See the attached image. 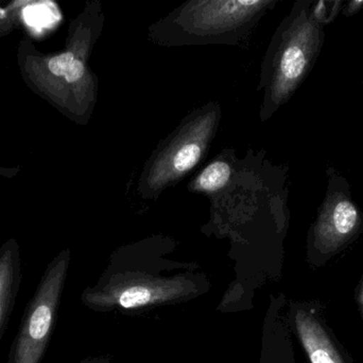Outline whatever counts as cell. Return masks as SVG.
Segmentation results:
<instances>
[{"label":"cell","instance_id":"6da1fadb","mask_svg":"<svg viewBox=\"0 0 363 363\" xmlns=\"http://www.w3.org/2000/svg\"><path fill=\"white\" fill-rule=\"evenodd\" d=\"M311 0L294 2L279 23L262 64L260 117L270 119L287 104L315 67L325 40L324 27L311 18Z\"/></svg>","mask_w":363,"mask_h":363},{"label":"cell","instance_id":"7a4b0ae2","mask_svg":"<svg viewBox=\"0 0 363 363\" xmlns=\"http://www.w3.org/2000/svg\"><path fill=\"white\" fill-rule=\"evenodd\" d=\"M189 274L164 276L148 264L108 266L95 287L87 288L82 302L93 310L112 308L136 310L167 303H179L199 296L200 285L190 281Z\"/></svg>","mask_w":363,"mask_h":363},{"label":"cell","instance_id":"3957f363","mask_svg":"<svg viewBox=\"0 0 363 363\" xmlns=\"http://www.w3.org/2000/svg\"><path fill=\"white\" fill-rule=\"evenodd\" d=\"M328 187L307 236V261L321 268L357 240L363 232V210L354 200L347 177L326 168Z\"/></svg>","mask_w":363,"mask_h":363},{"label":"cell","instance_id":"277c9868","mask_svg":"<svg viewBox=\"0 0 363 363\" xmlns=\"http://www.w3.org/2000/svg\"><path fill=\"white\" fill-rule=\"evenodd\" d=\"M69 266V249H64L49 262L26 307L8 363H42L57 324Z\"/></svg>","mask_w":363,"mask_h":363},{"label":"cell","instance_id":"5b68a950","mask_svg":"<svg viewBox=\"0 0 363 363\" xmlns=\"http://www.w3.org/2000/svg\"><path fill=\"white\" fill-rule=\"evenodd\" d=\"M215 123L213 117L206 115L180 130L149 168L146 176L149 189H163L196 168L207 149Z\"/></svg>","mask_w":363,"mask_h":363},{"label":"cell","instance_id":"8992f818","mask_svg":"<svg viewBox=\"0 0 363 363\" xmlns=\"http://www.w3.org/2000/svg\"><path fill=\"white\" fill-rule=\"evenodd\" d=\"M289 322L311 363H355L315 303H292Z\"/></svg>","mask_w":363,"mask_h":363},{"label":"cell","instance_id":"52a82bcc","mask_svg":"<svg viewBox=\"0 0 363 363\" xmlns=\"http://www.w3.org/2000/svg\"><path fill=\"white\" fill-rule=\"evenodd\" d=\"M89 44L87 38H83L82 42L72 45L69 50L49 58L45 64L47 72L64 87H69L86 107L94 97L95 87L86 66Z\"/></svg>","mask_w":363,"mask_h":363},{"label":"cell","instance_id":"ba28073f","mask_svg":"<svg viewBox=\"0 0 363 363\" xmlns=\"http://www.w3.org/2000/svg\"><path fill=\"white\" fill-rule=\"evenodd\" d=\"M23 281L21 249L14 239L0 247V342L8 327Z\"/></svg>","mask_w":363,"mask_h":363},{"label":"cell","instance_id":"9c48e42d","mask_svg":"<svg viewBox=\"0 0 363 363\" xmlns=\"http://www.w3.org/2000/svg\"><path fill=\"white\" fill-rule=\"evenodd\" d=\"M232 166L223 160H216L206 166L192 183L194 191L213 193L225 187L232 177Z\"/></svg>","mask_w":363,"mask_h":363},{"label":"cell","instance_id":"30bf717a","mask_svg":"<svg viewBox=\"0 0 363 363\" xmlns=\"http://www.w3.org/2000/svg\"><path fill=\"white\" fill-rule=\"evenodd\" d=\"M345 0H320L313 1L311 6L309 15L318 25L325 28L330 25L342 11Z\"/></svg>","mask_w":363,"mask_h":363},{"label":"cell","instance_id":"8fae6325","mask_svg":"<svg viewBox=\"0 0 363 363\" xmlns=\"http://www.w3.org/2000/svg\"><path fill=\"white\" fill-rule=\"evenodd\" d=\"M362 9L363 0H351V1L345 2L342 11H341V14L347 17V18H350V17H353L358 14Z\"/></svg>","mask_w":363,"mask_h":363},{"label":"cell","instance_id":"7c38bea8","mask_svg":"<svg viewBox=\"0 0 363 363\" xmlns=\"http://www.w3.org/2000/svg\"><path fill=\"white\" fill-rule=\"evenodd\" d=\"M79 363H110V358L106 356H95V357L85 358Z\"/></svg>","mask_w":363,"mask_h":363},{"label":"cell","instance_id":"4fadbf2b","mask_svg":"<svg viewBox=\"0 0 363 363\" xmlns=\"http://www.w3.org/2000/svg\"><path fill=\"white\" fill-rule=\"evenodd\" d=\"M357 303L359 306L360 313L363 318V279L362 283H359V288L357 290Z\"/></svg>","mask_w":363,"mask_h":363}]
</instances>
